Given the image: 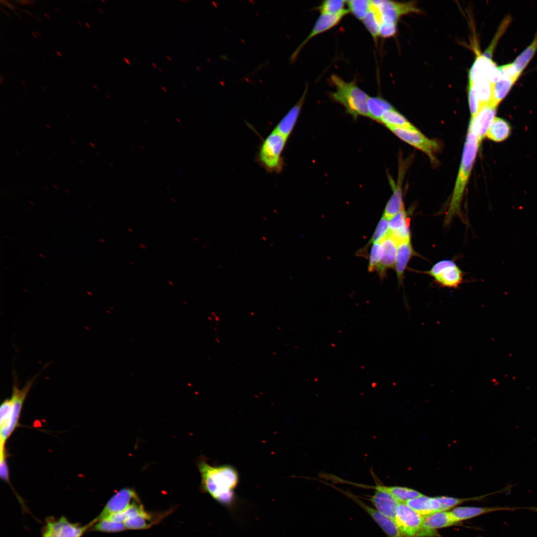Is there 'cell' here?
<instances>
[{"instance_id": "obj_1", "label": "cell", "mask_w": 537, "mask_h": 537, "mask_svg": "<svg viewBox=\"0 0 537 537\" xmlns=\"http://www.w3.org/2000/svg\"><path fill=\"white\" fill-rule=\"evenodd\" d=\"M197 466L203 491L220 505L232 507L236 500L235 491L239 482L237 469L228 464L211 465L203 459L199 460Z\"/></svg>"}, {"instance_id": "obj_2", "label": "cell", "mask_w": 537, "mask_h": 537, "mask_svg": "<svg viewBox=\"0 0 537 537\" xmlns=\"http://www.w3.org/2000/svg\"><path fill=\"white\" fill-rule=\"evenodd\" d=\"M40 372L29 379L24 386L19 388L16 374L13 376L12 395L5 399L0 408V451H6L5 444L19 425L21 412L24 401Z\"/></svg>"}, {"instance_id": "obj_3", "label": "cell", "mask_w": 537, "mask_h": 537, "mask_svg": "<svg viewBox=\"0 0 537 537\" xmlns=\"http://www.w3.org/2000/svg\"><path fill=\"white\" fill-rule=\"evenodd\" d=\"M479 143L477 135L469 124L457 179L445 223L448 224L455 216H461V202L471 172Z\"/></svg>"}, {"instance_id": "obj_4", "label": "cell", "mask_w": 537, "mask_h": 537, "mask_svg": "<svg viewBox=\"0 0 537 537\" xmlns=\"http://www.w3.org/2000/svg\"><path fill=\"white\" fill-rule=\"evenodd\" d=\"M331 79L336 87L335 91L330 94L331 98L342 104L346 112L355 119L359 116L368 117L366 104L368 95L355 81L346 82L335 74L331 76Z\"/></svg>"}, {"instance_id": "obj_5", "label": "cell", "mask_w": 537, "mask_h": 537, "mask_svg": "<svg viewBox=\"0 0 537 537\" xmlns=\"http://www.w3.org/2000/svg\"><path fill=\"white\" fill-rule=\"evenodd\" d=\"M288 139L272 130L262 140L255 156V162L268 173L280 174L285 165L282 153Z\"/></svg>"}, {"instance_id": "obj_6", "label": "cell", "mask_w": 537, "mask_h": 537, "mask_svg": "<svg viewBox=\"0 0 537 537\" xmlns=\"http://www.w3.org/2000/svg\"><path fill=\"white\" fill-rule=\"evenodd\" d=\"M91 526L73 523L62 516L56 518L48 517L41 529L42 537H82Z\"/></svg>"}, {"instance_id": "obj_7", "label": "cell", "mask_w": 537, "mask_h": 537, "mask_svg": "<svg viewBox=\"0 0 537 537\" xmlns=\"http://www.w3.org/2000/svg\"><path fill=\"white\" fill-rule=\"evenodd\" d=\"M370 9L375 13L381 25L397 23L401 16L419 11L414 2L401 3L387 0H370Z\"/></svg>"}, {"instance_id": "obj_8", "label": "cell", "mask_w": 537, "mask_h": 537, "mask_svg": "<svg viewBox=\"0 0 537 537\" xmlns=\"http://www.w3.org/2000/svg\"><path fill=\"white\" fill-rule=\"evenodd\" d=\"M387 128L401 140L425 153L431 162L435 161V154L439 148V144L436 140L428 138L418 130L395 127Z\"/></svg>"}, {"instance_id": "obj_9", "label": "cell", "mask_w": 537, "mask_h": 537, "mask_svg": "<svg viewBox=\"0 0 537 537\" xmlns=\"http://www.w3.org/2000/svg\"><path fill=\"white\" fill-rule=\"evenodd\" d=\"M424 519V517L405 503H400L394 521L405 537H419Z\"/></svg>"}, {"instance_id": "obj_10", "label": "cell", "mask_w": 537, "mask_h": 537, "mask_svg": "<svg viewBox=\"0 0 537 537\" xmlns=\"http://www.w3.org/2000/svg\"><path fill=\"white\" fill-rule=\"evenodd\" d=\"M140 502L135 491L124 488L116 492L108 501L93 522L103 520L113 514L122 512L133 504Z\"/></svg>"}, {"instance_id": "obj_11", "label": "cell", "mask_w": 537, "mask_h": 537, "mask_svg": "<svg viewBox=\"0 0 537 537\" xmlns=\"http://www.w3.org/2000/svg\"><path fill=\"white\" fill-rule=\"evenodd\" d=\"M501 72L495 63L483 55L478 56L469 72V83L489 81L492 85L500 79Z\"/></svg>"}, {"instance_id": "obj_12", "label": "cell", "mask_w": 537, "mask_h": 537, "mask_svg": "<svg viewBox=\"0 0 537 537\" xmlns=\"http://www.w3.org/2000/svg\"><path fill=\"white\" fill-rule=\"evenodd\" d=\"M362 508L381 528L388 537H405L394 521L386 517L377 510L369 506L350 492L340 490Z\"/></svg>"}, {"instance_id": "obj_13", "label": "cell", "mask_w": 537, "mask_h": 537, "mask_svg": "<svg viewBox=\"0 0 537 537\" xmlns=\"http://www.w3.org/2000/svg\"><path fill=\"white\" fill-rule=\"evenodd\" d=\"M349 12L348 9H346L337 14H321L316 21L310 34L291 55L289 58L290 63L292 64L295 61L299 52L309 40L317 35L335 27Z\"/></svg>"}, {"instance_id": "obj_14", "label": "cell", "mask_w": 537, "mask_h": 537, "mask_svg": "<svg viewBox=\"0 0 537 537\" xmlns=\"http://www.w3.org/2000/svg\"><path fill=\"white\" fill-rule=\"evenodd\" d=\"M458 522L451 511L435 513L424 517L419 537L437 536L435 530L451 526Z\"/></svg>"}, {"instance_id": "obj_15", "label": "cell", "mask_w": 537, "mask_h": 537, "mask_svg": "<svg viewBox=\"0 0 537 537\" xmlns=\"http://www.w3.org/2000/svg\"><path fill=\"white\" fill-rule=\"evenodd\" d=\"M496 109L497 106L491 103L486 104L481 107L475 116L471 117L469 124L475 131L479 144L495 118Z\"/></svg>"}, {"instance_id": "obj_16", "label": "cell", "mask_w": 537, "mask_h": 537, "mask_svg": "<svg viewBox=\"0 0 537 537\" xmlns=\"http://www.w3.org/2000/svg\"><path fill=\"white\" fill-rule=\"evenodd\" d=\"M308 88L307 84L301 97L275 125L273 129V131L280 133L287 139L289 138L299 117L306 96Z\"/></svg>"}, {"instance_id": "obj_17", "label": "cell", "mask_w": 537, "mask_h": 537, "mask_svg": "<svg viewBox=\"0 0 537 537\" xmlns=\"http://www.w3.org/2000/svg\"><path fill=\"white\" fill-rule=\"evenodd\" d=\"M381 258L376 270L379 277L383 279L385 278L388 269L395 268L398 244L388 235L381 242Z\"/></svg>"}, {"instance_id": "obj_18", "label": "cell", "mask_w": 537, "mask_h": 537, "mask_svg": "<svg viewBox=\"0 0 537 537\" xmlns=\"http://www.w3.org/2000/svg\"><path fill=\"white\" fill-rule=\"evenodd\" d=\"M520 509L537 511V507H510L498 506L493 507H457L454 508L451 511V512L458 522H459L492 512L500 511H514Z\"/></svg>"}, {"instance_id": "obj_19", "label": "cell", "mask_w": 537, "mask_h": 537, "mask_svg": "<svg viewBox=\"0 0 537 537\" xmlns=\"http://www.w3.org/2000/svg\"><path fill=\"white\" fill-rule=\"evenodd\" d=\"M370 500L376 509L394 521L397 508L400 503L391 494L381 489H375Z\"/></svg>"}, {"instance_id": "obj_20", "label": "cell", "mask_w": 537, "mask_h": 537, "mask_svg": "<svg viewBox=\"0 0 537 537\" xmlns=\"http://www.w3.org/2000/svg\"><path fill=\"white\" fill-rule=\"evenodd\" d=\"M388 225L389 235L391 236L397 244L411 240L409 223L405 209L389 219Z\"/></svg>"}, {"instance_id": "obj_21", "label": "cell", "mask_w": 537, "mask_h": 537, "mask_svg": "<svg viewBox=\"0 0 537 537\" xmlns=\"http://www.w3.org/2000/svg\"><path fill=\"white\" fill-rule=\"evenodd\" d=\"M411 240L398 244L395 269L399 284L402 282L404 272L411 258L415 255Z\"/></svg>"}, {"instance_id": "obj_22", "label": "cell", "mask_w": 537, "mask_h": 537, "mask_svg": "<svg viewBox=\"0 0 537 537\" xmlns=\"http://www.w3.org/2000/svg\"><path fill=\"white\" fill-rule=\"evenodd\" d=\"M434 278L436 282L442 286L457 288L462 282L463 273L454 263L445 268Z\"/></svg>"}, {"instance_id": "obj_23", "label": "cell", "mask_w": 537, "mask_h": 537, "mask_svg": "<svg viewBox=\"0 0 537 537\" xmlns=\"http://www.w3.org/2000/svg\"><path fill=\"white\" fill-rule=\"evenodd\" d=\"M517 80L516 78L501 72L500 79L492 85V98L490 103L497 107L507 95Z\"/></svg>"}, {"instance_id": "obj_24", "label": "cell", "mask_w": 537, "mask_h": 537, "mask_svg": "<svg viewBox=\"0 0 537 537\" xmlns=\"http://www.w3.org/2000/svg\"><path fill=\"white\" fill-rule=\"evenodd\" d=\"M393 193L388 201L383 216L388 220L404 209L402 198V190L401 182L397 185H393Z\"/></svg>"}, {"instance_id": "obj_25", "label": "cell", "mask_w": 537, "mask_h": 537, "mask_svg": "<svg viewBox=\"0 0 537 537\" xmlns=\"http://www.w3.org/2000/svg\"><path fill=\"white\" fill-rule=\"evenodd\" d=\"M366 104L368 117L377 121L385 113L393 108L389 102L380 96H369Z\"/></svg>"}, {"instance_id": "obj_26", "label": "cell", "mask_w": 537, "mask_h": 537, "mask_svg": "<svg viewBox=\"0 0 537 537\" xmlns=\"http://www.w3.org/2000/svg\"><path fill=\"white\" fill-rule=\"evenodd\" d=\"M374 489H381L391 494L399 503H406L407 501L422 496L421 493L405 487L386 486L377 484L372 487Z\"/></svg>"}, {"instance_id": "obj_27", "label": "cell", "mask_w": 537, "mask_h": 537, "mask_svg": "<svg viewBox=\"0 0 537 537\" xmlns=\"http://www.w3.org/2000/svg\"><path fill=\"white\" fill-rule=\"evenodd\" d=\"M510 131L511 128L508 122L502 118L495 117L486 136L492 141L501 142L509 137Z\"/></svg>"}, {"instance_id": "obj_28", "label": "cell", "mask_w": 537, "mask_h": 537, "mask_svg": "<svg viewBox=\"0 0 537 537\" xmlns=\"http://www.w3.org/2000/svg\"><path fill=\"white\" fill-rule=\"evenodd\" d=\"M379 122L384 124L386 127H395L409 130H418L403 115L393 108L385 113Z\"/></svg>"}, {"instance_id": "obj_29", "label": "cell", "mask_w": 537, "mask_h": 537, "mask_svg": "<svg viewBox=\"0 0 537 537\" xmlns=\"http://www.w3.org/2000/svg\"><path fill=\"white\" fill-rule=\"evenodd\" d=\"M405 503L424 517L436 513L433 497L423 495L409 500Z\"/></svg>"}, {"instance_id": "obj_30", "label": "cell", "mask_w": 537, "mask_h": 537, "mask_svg": "<svg viewBox=\"0 0 537 537\" xmlns=\"http://www.w3.org/2000/svg\"><path fill=\"white\" fill-rule=\"evenodd\" d=\"M163 516L156 517L145 512L134 518L126 520L124 523L126 530H145L150 528Z\"/></svg>"}, {"instance_id": "obj_31", "label": "cell", "mask_w": 537, "mask_h": 537, "mask_svg": "<svg viewBox=\"0 0 537 537\" xmlns=\"http://www.w3.org/2000/svg\"><path fill=\"white\" fill-rule=\"evenodd\" d=\"M537 51V32L532 42L512 63L520 76Z\"/></svg>"}, {"instance_id": "obj_32", "label": "cell", "mask_w": 537, "mask_h": 537, "mask_svg": "<svg viewBox=\"0 0 537 537\" xmlns=\"http://www.w3.org/2000/svg\"><path fill=\"white\" fill-rule=\"evenodd\" d=\"M91 526L89 531L105 533H114L126 530L124 524L108 520H102L95 522H90Z\"/></svg>"}, {"instance_id": "obj_33", "label": "cell", "mask_w": 537, "mask_h": 537, "mask_svg": "<svg viewBox=\"0 0 537 537\" xmlns=\"http://www.w3.org/2000/svg\"><path fill=\"white\" fill-rule=\"evenodd\" d=\"M389 220L382 215L379 221L374 232L368 242V244L362 249L364 250L360 252V255L365 253V250L371 244L378 242H381L389 235Z\"/></svg>"}, {"instance_id": "obj_34", "label": "cell", "mask_w": 537, "mask_h": 537, "mask_svg": "<svg viewBox=\"0 0 537 537\" xmlns=\"http://www.w3.org/2000/svg\"><path fill=\"white\" fill-rule=\"evenodd\" d=\"M346 3L349 12H351L357 19L362 21L370 9V0H347Z\"/></svg>"}, {"instance_id": "obj_35", "label": "cell", "mask_w": 537, "mask_h": 537, "mask_svg": "<svg viewBox=\"0 0 537 537\" xmlns=\"http://www.w3.org/2000/svg\"><path fill=\"white\" fill-rule=\"evenodd\" d=\"M346 0H327L323 1L318 7L321 14H337L344 11Z\"/></svg>"}, {"instance_id": "obj_36", "label": "cell", "mask_w": 537, "mask_h": 537, "mask_svg": "<svg viewBox=\"0 0 537 537\" xmlns=\"http://www.w3.org/2000/svg\"><path fill=\"white\" fill-rule=\"evenodd\" d=\"M362 22L372 36L376 40L379 35L381 23L374 12L369 9Z\"/></svg>"}, {"instance_id": "obj_37", "label": "cell", "mask_w": 537, "mask_h": 537, "mask_svg": "<svg viewBox=\"0 0 537 537\" xmlns=\"http://www.w3.org/2000/svg\"><path fill=\"white\" fill-rule=\"evenodd\" d=\"M511 21V18L510 16H507L504 18V19L502 20L499 27H498L497 32L495 36H494L493 41L490 43L489 47H488V48L485 51L483 55L489 59H491L493 52L496 46V44L497 43L498 41L500 39L501 36L505 32Z\"/></svg>"}, {"instance_id": "obj_38", "label": "cell", "mask_w": 537, "mask_h": 537, "mask_svg": "<svg viewBox=\"0 0 537 537\" xmlns=\"http://www.w3.org/2000/svg\"><path fill=\"white\" fill-rule=\"evenodd\" d=\"M490 494H491L472 498H456L447 496L437 497V498L441 503L442 511H446V510L464 502L471 500H478L484 498Z\"/></svg>"}, {"instance_id": "obj_39", "label": "cell", "mask_w": 537, "mask_h": 537, "mask_svg": "<svg viewBox=\"0 0 537 537\" xmlns=\"http://www.w3.org/2000/svg\"><path fill=\"white\" fill-rule=\"evenodd\" d=\"M381 255V242H378L372 244L369 255L368 269L369 272H372L376 270L378 266Z\"/></svg>"}, {"instance_id": "obj_40", "label": "cell", "mask_w": 537, "mask_h": 537, "mask_svg": "<svg viewBox=\"0 0 537 537\" xmlns=\"http://www.w3.org/2000/svg\"><path fill=\"white\" fill-rule=\"evenodd\" d=\"M468 90L469 109L471 117H473L479 110L481 105L476 90L474 87L471 85L469 84Z\"/></svg>"}, {"instance_id": "obj_41", "label": "cell", "mask_w": 537, "mask_h": 537, "mask_svg": "<svg viewBox=\"0 0 537 537\" xmlns=\"http://www.w3.org/2000/svg\"><path fill=\"white\" fill-rule=\"evenodd\" d=\"M397 31V23H382L380 26L379 35L382 38H388L393 36Z\"/></svg>"}, {"instance_id": "obj_42", "label": "cell", "mask_w": 537, "mask_h": 537, "mask_svg": "<svg viewBox=\"0 0 537 537\" xmlns=\"http://www.w3.org/2000/svg\"><path fill=\"white\" fill-rule=\"evenodd\" d=\"M15 1L20 3V4L24 5H31L34 2V1L33 0H16Z\"/></svg>"}, {"instance_id": "obj_43", "label": "cell", "mask_w": 537, "mask_h": 537, "mask_svg": "<svg viewBox=\"0 0 537 537\" xmlns=\"http://www.w3.org/2000/svg\"><path fill=\"white\" fill-rule=\"evenodd\" d=\"M0 2H2V3H3L4 4L6 5V6H8V7L9 8H10V9H12V10H14V8H16L15 7V6H13V5H12L11 4L9 3V2H8L7 1H5V0H0Z\"/></svg>"}, {"instance_id": "obj_44", "label": "cell", "mask_w": 537, "mask_h": 537, "mask_svg": "<svg viewBox=\"0 0 537 537\" xmlns=\"http://www.w3.org/2000/svg\"><path fill=\"white\" fill-rule=\"evenodd\" d=\"M85 25H86L87 26V27H88L89 28H90V24H89V23H87V22H85Z\"/></svg>"}, {"instance_id": "obj_45", "label": "cell", "mask_w": 537, "mask_h": 537, "mask_svg": "<svg viewBox=\"0 0 537 537\" xmlns=\"http://www.w3.org/2000/svg\"><path fill=\"white\" fill-rule=\"evenodd\" d=\"M56 53L59 55V56L62 57V54L60 52L57 51Z\"/></svg>"}, {"instance_id": "obj_46", "label": "cell", "mask_w": 537, "mask_h": 537, "mask_svg": "<svg viewBox=\"0 0 537 537\" xmlns=\"http://www.w3.org/2000/svg\"><path fill=\"white\" fill-rule=\"evenodd\" d=\"M124 60H125V61H126V62H127V63L128 64H129V65H130V62H129L128 61V59H126V58H124Z\"/></svg>"}, {"instance_id": "obj_47", "label": "cell", "mask_w": 537, "mask_h": 537, "mask_svg": "<svg viewBox=\"0 0 537 537\" xmlns=\"http://www.w3.org/2000/svg\"><path fill=\"white\" fill-rule=\"evenodd\" d=\"M44 15H45V16H46V17H47V18H48V19H49V18H50V17H49V15H48V14H46V13H44Z\"/></svg>"}, {"instance_id": "obj_48", "label": "cell", "mask_w": 537, "mask_h": 537, "mask_svg": "<svg viewBox=\"0 0 537 537\" xmlns=\"http://www.w3.org/2000/svg\"><path fill=\"white\" fill-rule=\"evenodd\" d=\"M77 23H78V24H79V25H80L81 26H82V23H81V22L80 21H79V20H78V21H77Z\"/></svg>"}, {"instance_id": "obj_49", "label": "cell", "mask_w": 537, "mask_h": 537, "mask_svg": "<svg viewBox=\"0 0 537 537\" xmlns=\"http://www.w3.org/2000/svg\"><path fill=\"white\" fill-rule=\"evenodd\" d=\"M92 86H93V87H94V88L95 89H96V90H97V89H98V88H97V86H95L94 85H92Z\"/></svg>"}, {"instance_id": "obj_50", "label": "cell", "mask_w": 537, "mask_h": 537, "mask_svg": "<svg viewBox=\"0 0 537 537\" xmlns=\"http://www.w3.org/2000/svg\"><path fill=\"white\" fill-rule=\"evenodd\" d=\"M31 34H32V35H33V36H34L35 37H36V38L37 37V35H36V34H35L34 33H33V32H32V33H31Z\"/></svg>"}, {"instance_id": "obj_51", "label": "cell", "mask_w": 537, "mask_h": 537, "mask_svg": "<svg viewBox=\"0 0 537 537\" xmlns=\"http://www.w3.org/2000/svg\"><path fill=\"white\" fill-rule=\"evenodd\" d=\"M98 10H99V11H100V13H101V14H103V11H102V10H101V9L100 8H99V9H98Z\"/></svg>"}, {"instance_id": "obj_52", "label": "cell", "mask_w": 537, "mask_h": 537, "mask_svg": "<svg viewBox=\"0 0 537 537\" xmlns=\"http://www.w3.org/2000/svg\"><path fill=\"white\" fill-rule=\"evenodd\" d=\"M2 81H3V77L2 76H1V77H0V83H2Z\"/></svg>"}, {"instance_id": "obj_53", "label": "cell", "mask_w": 537, "mask_h": 537, "mask_svg": "<svg viewBox=\"0 0 537 537\" xmlns=\"http://www.w3.org/2000/svg\"><path fill=\"white\" fill-rule=\"evenodd\" d=\"M20 83H22V84L23 85H24V86H25V83H23V82H22V81H20Z\"/></svg>"}, {"instance_id": "obj_54", "label": "cell", "mask_w": 537, "mask_h": 537, "mask_svg": "<svg viewBox=\"0 0 537 537\" xmlns=\"http://www.w3.org/2000/svg\"><path fill=\"white\" fill-rule=\"evenodd\" d=\"M41 87H42V89H43V90H46V89H45V87H43V86H41Z\"/></svg>"}, {"instance_id": "obj_55", "label": "cell", "mask_w": 537, "mask_h": 537, "mask_svg": "<svg viewBox=\"0 0 537 537\" xmlns=\"http://www.w3.org/2000/svg\"><path fill=\"white\" fill-rule=\"evenodd\" d=\"M55 9H56V10H57V11L58 12H59V9H58V8H56V7H55Z\"/></svg>"}, {"instance_id": "obj_56", "label": "cell", "mask_w": 537, "mask_h": 537, "mask_svg": "<svg viewBox=\"0 0 537 537\" xmlns=\"http://www.w3.org/2000/svg\"><path fill=\"white\" fill-rule=\"evenodd\" d=\"M36 33H37V34H38L39 35H40V36L41 35H40V33H39V32H38V31H36Z\"/></svg>"}]
</instances>
